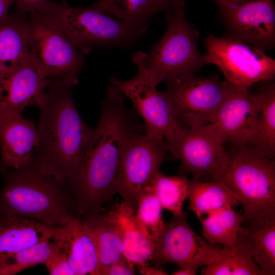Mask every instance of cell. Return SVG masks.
I'll list each match as a JSON object with an SVG mask.
<instances>
[{"instance_id":"1","label":"cell","mask_w":275,"mask_h":275,"mask_svg":"<svg viewBox=\"0 0 275 275\" xmlns=\"http://www.w3.org/2000/svg\"><path fill=\"white\" fill-rule=\"evenodd\" d=\"M144 131L137 113L126 105L124 96L109 84L74 185L78 217L101 212L103 205L116 194L115 182L123 154L132 139Z\"/></svg>"},{"instance_id":"2","label":"cell","mask_w":275,"mask_h":275,"mask_svg":"<svg viewBox=\"0 0 275 275\" xmlns=\"http://www.w3.org/2000/svg\"><path fill=\"white\" fill-rule=\"evenodd\" d=\"M73 86L64 79L51 78L48 91L37 105L38 142L33 152L41 167L56 176L72 193L93 132L74 103Z\"/></svg>"},{"instance_id":"3","label":"cell","mask_w":275,"mask_h":275,"mask_svg":"<svg viewBox=\"0 0 275 275\" xmlns=\"http://www.w3.org/2000/svg\"><path fill=\"white\" fill-rule=\"evenodd\" d=\"M1 174L0 215H15L59 227L78 218L70 189L34 157L19 168L5 169Z\"/></svg>"},{"instance_id":"4","label":"cell","mask_w":275,"mask_h":275,"mask_svg":"<svg viewBox=\"0 0 275 275\" xmlns=\"http://www.w3.org/2000/svg\"><path fill=\"white\" fill-rule=\"evenodd\" d=\"M184 9L173 8L167 13L166 32L151 45L149 54H133L138 71L130 81L156 87L183 74L196 73L206 65L197 46L200 33L185 18Z\"/></svg>"},{"instance_id":"5","label":"cell","mask_w":275,"mask_h":275,"mask_svg":"<svg viewBox=\"0 0 275 275\" xmlns=\"http://www.w3.org/2000/svg\"><path fill=\"white\" fill-rule=\"evenodd\" d=\"M222 181L242 206L246 226L275 218V160L254 146H233Z\"/></svg>"},{"instance_id":"6","label":"cell","mask_w":275,"mask_h":275,"mask_svg":"<svg viewBox=\"0 0 275 275\" xmlns=\"http://www.w3.org/2000/svg\"><path fill=\"white\" fill-rule=\"evenodd\" d=\"M35 11L81 49L91 50L92 46L129 47L142 37L148 28H134L91 6L74 7L47 0Z\"/></svg>"},{"instance_id":"7","label":"cell","mask_w":275,"mask_h":275,"mask_svg":"<svg viewBox=\"0 0 275 275\" xmlns=\"http://www.w3.org/2000/svg\"><path fill=\"white\" fill-rule=\"evenodd\" d=\"M27 30L30 59L39 72L46 78L76 84L91 50L76 47L35 11L30 12Z\"/></svg>"},{"instance_id":"8","label":"cell","mask_w":275,"mask_h":275,"mask_svg":"<svg viewBox=\"0 0 275 275\" xmlns=\"http://www.w3.org/2000/svg\"><path fill=\"white\" fill-rule=\"evenodd\" d=\"M166 82L164 93L174 115L188 128L214 122L228 87V82L221 80L216 74L199 77L195 73H186Z\"/></svg>"},{"instance_id":"9","label":"cell","mask_w":275,"mask_h":275,"mask_svg":"<svg viewBox=\"0 0 275 275\" xmlns=\"http://www.w3.org/2000/svg\"><path fill=\"white\" fill-rule=\"evenodd\" d=\"M206 64H214L225 81L247 88L260 81L273 79L275 60L264 49L230 37L209 35L205 39Z\"/></svg>"},{"instance_id":"10","label":"cell","mask_w":275,"mask_h":275,"mask_svg":"<svg viewBox=\"0 0 275 275\" xmlns=\"http://www.w3.org/2000/svg\"><path fill=\"white\" fill-rule=\"evenodd\" d=\"M165 141L171 157L180 161L178 174L221 181L227 167L228 152L211 124L194 128L181 127Z\"/></svg>"},{"instance_id":"11","label":"cell","mask_w":275,"mask_h":275,"mask_svg":"<svg viewBox=\"0 0 275 275\" xmlns=\"http://www.w3.org/2000/svg\"><path fill=\"white\" fill-rule=\"evenodd\" d=\"M229 249L210 244L189 226L187 213L174 216L164 223L162 232L154 243L150 260L158 268L172 263L180 268L197 271L226 254Z\"/></svg>"},{"instance_id":"12","label":"cell","mask_w":275,"mask_h":275,"mask_svg":"<svg viewBox=\"0 0 275 275\" xmlns=\"http://www.w3.org/2000/svg\"><path fill=\"white\" fill-rule=\"evenodd\" d=\"M168 151L164 139L141 133L127 145L115 182L116 193L135 212L139 199L155 175Z\"/></svg>"},{"instance_id":"13","label":"cell","mask_w":275,"mask_h":275,"mask_svg":"<svg viewBox=\"0 0 275 275\" xmlns=\"http://www.w3.org/2000/svg\"><path fill=\"white\" fill-rule=\"evenodd\" d=\"M264 94V85L251 92L246 87L228 82L226 97L211 123L223 144L260 148L258 116Z\"/></svg>"},{"instance_id":"14","label":"cell","mask_w":275,"mask_h":275,"mask_svg":"<svg viewBox=\"0 0 275 275\" xmlns=\"http://www.w3.org/2000/svg\"><path fill=\"white\" fill-rule=\"evenodd\" d=\"M229 32L236 38L264 50L275 44L273 0L215 1Z\"/></svg>"},{"instance_id":"15","label":"cell","mask_w":275,"mask_h":275,"mask_svg":"<svg viewBox=\"0 0 275 275\" xmlns=\"http://www.w3.org/2000/svg\"><path fill=\"white\" fill-rule=\"evenodd\" d=\"M109 81L131 100L134 109L144 120L145 134L167 140L183 127L164 93L158 91L155 86L121 80L113 76Z\"/></svg>"},{"instance_id":"16","label":"cell","mask_w":275,"mask_h":275,"mask_svg":"<svg viewBox=\"0 0 275 275\" xmlns=\"http://www.w3.org/2000/svg\"><path fill=\"white\" fill-rule=\"evenodd\" d=\"M51 80L39 72L31 59L0 72V118L21 114L31 105L37 106Z\"/></svg>"},{"instance_id":"17","label":"cell","mask_w":275,"mask_h":275,"mask_svg":"<svg viewBox=\"0 0 275 275\" xmlns=\"http://www.w3.org/2000/svg\"><path fill=\"white\" fill-rule=\"evenodd\" d=\"M37 142L36 124L21 114L0 118V167L17 169L30 162Z\"/></svg>"},{"instance_id":"18","label":"cell","mask_w":275,"mask_h":275,"mask_svg":"<svg viewBox=\"0 0 275 275\" xmlns=\"http://www.w3.org/2000/svg\"><path fill=\"white\" fill-rule=\"evenodd\" d=\"M60 227L15 215H0V263L43 239L56 236Z\"/></svg>"},{"instance_id":"19","label":"cell","mask_w":275,"mask_h":275,"mask_svg":"<svg viewBox=\"0 0 275 275\" xmlns=\"http://www.w3.org/2000/svg\"><path fill=\"white\" fill-rule=\"evenodd\" d=\"M57 239L67 254L74 275H100L95 244L79 218H74L61 227Z\"/></svg>"},{"instance_id":"20","label":"cell","mask_w":275,"mask_h":275,"mask_svg":"<svg viewBox=\"0 0 275 275\" xmlns=\"http://www.w3.org/2000/svg\"><path fill=\"white\" fill-rule=\"evenodd\" d=\"M26 14L15 9L13 14L0 20V72L30 59Z\"/></svg>"},{"instance_id":"21","label":"cell","mask_w":275,"mask_h":275,"mask_svg":"<svg viewBox=\"0 0 275 275\" xmlns=\"http://www.w3.org/2000/svg\"><path fill=\"white\" fill-rule=\"evenodd\" d=\"M79 219L95 244L99 269L125 258L121 231L106 213H89Z\"/></svg>"},{"instance_id":"22","label":"cell","mask_w":275,"mask_h":275,"mask_svg":"<svg viewBox=\"0 0 275 275\" xmlns=\"http://www.w3.org/2000/svg\"><path fill=\"white\" fill-rule=\"evenodd\" d=\"M133 210L124 201L115 204L106 214L119 228L125 258L134 265L146 262L152 255L154 243L140 228Z\"/></svg>"},{"instance_id":"23","label":"cell","mask_w":275,"mask_h":275,"mask_svg":"<svg viewBox=\"0 0 275 275\" xmlns=\"http://www.w3.org/2000/svg\"><path fill=\"white\" fill-rule=\"evenodd\" d=\"M91 7L136 28H148L155 15L173 9L169 0H99Z\"/></svg>"},{"instance_id":"24","label":"cell","mask_w":275,"mask_h":275,"mask_svg":"<svg viewBox=\"0 0 275 275\" xmlns=\"http://www.w3.org/2000/svg\"><path fill=\"white\" fill-rule=\"evenodd\" d=\"M188 209L200 219L204 214H209L226 207L239 204L235 194L222 181H202L193 178L189 180Z\"/></svg>"},{"instance_id":"25","label":"cell","mask_w":275,"mask_h":275,"mask_svg":"<svg viewBox=\"0 0 275 275\" xmlns=\"http://www.w3.org/2000/svg\"><path fill=\"white\" fill-rule=\"evenodd\" d=\"M236 240L265 275L275 274V218L258 228L242 226Z\"/></svg>"},{"instance_id":"26","label":"cell","mask_w":275,"mask_h":275,"mask_svg":"<svg viewBox=\"0 0 275 275\" xmlns=\"http://www.w3.org/2000/svg\"><path fill=\"white\" fill-rule=\"evenodd\" d=\"M202 235L210 244L227 249L233 245L241 229L244 217L232 207H226L200 219Z\"/></svg>"},{"instance_id":"27","label":"cell","mask_w":275,"mask_h":275,"mask_svg":"<svg viewBox=\"0 0 275 275\" xmlns=\"http://www.w3.org/2000/svg\"><path fill=\"white\" fill-rule=\"evenodd\" d=\"M189 180L184 175L167 176L158 172L145 190L154 193L163 208L179 216L184 212L182 206L187 198Z\"/></svg>"},{"instance_id":"28","label":"cell","mask_w":275,"mask_h":275,"mask_svg":"<svg viewBox=\"0 0 275 275\" xmlns=\"http://www.w3.org/2000/svg\"><path fill=\"white\" fill-rule=\"evenodd\" d=\"M56 236L43 239L0 263V275H14L39 264H44L59 248Z\"/></svg>"},{"instance_id":"29","label":"cell","mask_w":275,"mask_h":275,"mask_svg":"<svg viewBox=\"0 0 275 275\" xmlns=\"http://www.w3.org/2000/svg\"><path fill=\"white\" fill-rule=\"evenodd\" d=\"M162 210L155 195L144 190L139 199L135 217L143 233L154 243L160 237L164 228Z\"/></svg>"},{"instance_id":"30","label":"cell","mask_w":275,"mask_h":275,"mask_svg":"<svg viewBox=\"0 0 275 275\" xmlns=\"http://www.w3.org/2000/svg\"><path fill=\"white\" fill-rule=\"evenodd\" d=\"M264 94L258 116L260 148L269 157L275 155V85L265 81Z\"/></svg>"},{"instance_id":"31","label":"cell","mask_w":275,"mask_h":275,"mask_svg":"<svg viewBox=\"0 0 275 275\" xmlns=\"http://www.w3.org/2000/svg\"><path fill=\"white\" fill-rule=\"evenodd\" d=\"M229 258L231 275H265L236 239L230 249Z\"/></svg>"},{"instance_id":"32","label":"cell","mask_w":275,"mask_h":275,"mask_svg":"<svg viewBox=\"0 0 275 275\" xmlns=\"http://www.w3.org/2000/svg\"><path fill=\"white\" fill-rule=\"evenodd\" d=\"M44 264L50 275H74L67 254L60 245Z\"/></svg>"},{"instance_id":"33","label":"cell","mask_w":275,"mask_h":275,"mask_svg":"<svg viewBox=\"0 0 275 275\" xmlns=\"http://www.w3.org/2000/svg\"><path fill=\"white\" fill-rule=\"evenodd\" d=\"M134 265L126 258L99 269L100 275L135 274Z\"/></svg>"},{"instance_id":"34","label":"cell","mask_w":275,"mask_h":275,"mask_svg":"<svg viewBox=\"0 0 275 275\" xmlns=\"http://www.w3.org/2000/svg\"><path fill=\"white\" fill-rule=\"evenodd\" d=\"M16 3V9L25 13L36 11V9L47 0H12Z\"/></svg>"},{"instance_id":"35","label":"cell","mask_w":275,"mask_h":275,"mask_svg":"<svg viewBox=\"0 0 275 275\" xmlns=\"http://www.w3.org/2000/svg\"><path fill=\"white\" fill-rule=\"evenodd\" d=\"M138 271L143 275H167L168 273L162 269L153 267L146 262L138 265Z\"/></svg>"},{"instance_id":"36","label":"cell","mask_w":275,"mask_h":275,"mask_svg":"<svg viewBox=\"0 0 275 275\" xmlns=\"http://www.w3.org/2000/svg\"><path fill=\"white\" fill-rule=\"evenodd\" d=\"M13 2L12 0H0V20L8 16V9Z\"/></svg>"},{"instance_id":"37","label":"cell","mask_w":275,"mask_h":275,"mask_svg":"<svg viewBox=\"0 0 275 275\" xmlns=\"http://www.w3.org/2000/svg\"><path fill=\"white\" fill-rule=\"evenodd\" d=\"M197 273V271L186 268H181L180 269L175 270L172 272V275H195Z\"/></svg>"},{"instance_id":"38","label":"cell","mask_w":275,"mask_h":275,"mask_svg":"<svg viewBox=\"0 0 275 275\" xmlns=\"http://www.w3.org/2000/svg\"><path fill=\"white\" fill-rule=\"evenodd\" d=\"M172 5L173 8L184 7L186 0H169Z\"/></svg>"},{"instance_id":"39","label":"cell","mask_w":275,"mask_h":275,"mask_svg":"<svg viewBox=\"0 0 275 275\" xmlns=\"http://www.w3.org/2000/svg\"><path fill=\"white\" fill-rule=\"evenodd\" d=\"M214 1H215L217 0H214ZM224 1H229V2H239V1H244V0H224Z\"/></svg>"},{"instance_id":"40","label":"cell","mask_w":275,"mask_h":275,"mask_svg":"<svg viewBox=\"0 0 275 275\" xmlns=\"http://www.w3.org/2000/svg\"><path fill=\"white\" fill-rule=\"evenodd\" d=\"M4 170V168L0 167V173H1Z\"/></svg>"},{"instance_id":"41","label":"cell","mask_w":275,"mask_h":275,"mask_svg":"<svg viewBox=\"0 0 275 275\" xmlns=\"http://www.w3.org/2000/svg\"><path fill=\"white\" fill-rule=\"evenodd\" d=\"M62 3L66 4L65 0H62Z\"/></svg>"}]
</instances>
